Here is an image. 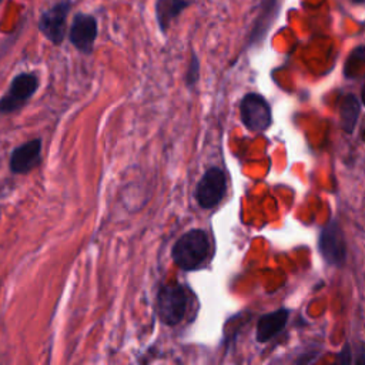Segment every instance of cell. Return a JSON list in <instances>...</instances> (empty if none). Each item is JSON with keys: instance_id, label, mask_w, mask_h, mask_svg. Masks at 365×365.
Here are the masks:
<instances>
[{"instance_id": "obj_1", "label": "cell", "mask_w": 365, "mask_h": 365, "mask_svg": "<svg viewBox=\"0 0 365 365\" xmlns=\"http://www.w3.org/2000/svg\"><path fill=\"white\" fill-rule=\"evenodd\" d=\"M210 257V240L204 230L194 228L182 234L173 245L171 258L184 271L200 268Z\"/></svg>"}, {"instance_id": "obj_2", "label": "cell", "mask_w": 365, "mask_h": 365, "mask_svg": "<svg viewBox=\"0 0 365 365\" xmlns=\"http://www.w3.org/2000/svg\"><path fill=\"white\" fill-rule=\"evenodd\" d=\"M188 295L182 285L167 284L157 292L155 308L160 321L168 327L180 324L187 312Z\"/></svg>"}, {"instance_id": "obj_3", "label": "cell", "mask_w": 365, "mask_h": 365, "mask_svg": "<svg viewBox=\"0 0 365 365\" xmlns=\"http://www.w3.org/2000/svg\"><path fill=\"white\" fill-rule=\"evenodd\" d=\"M318 250L328 265L342 267L346 259V242L336 218H329L318 238Z\"/></svg>"}, {"instance_id": "obj_4", "label": "cell", "mask_w": 365, "mask_h": 365, "mask_svg": "<svg viewBox=\"0 0 365 365\" xmlns=\"http://www.w3.org/2000/svg\"><path fill=\"white\" fill-rule=\"evenodd\" d=\"M240 115L242 124L255 133L265 131L272 123L271 107L265 97L258 93H248L240 101Z\"/></svg>"}, {"instance_id": "obj_5", "label": "cell", "mask_w": 365, "mask_h": 365, "mask_svg": "<svg viewBox=\"0 0 365 365\" xmlns=\"http://www.w3.org/2000/svg\"><path fill=\"white\" fill-rule=\"evenodd\" d=\"M38 78L33 73H20L17 74L10 86L7 93L0 98V114H10L20 110L37 91Z\"/></svg>"}, {"instance_id": "obj_6", "label": "cell", "mask_w": 365, "mask_h": 365, "mask_svg": "<svg viewBox=\"0 0 365 365\" xmlns=\"http://www.w3.org/2000/svg\"><path fill=\"white\" fill-rule=\"evenodd\" d=\"M227 191V178L221 168L211 167L200 178L195 187V200L201 208H214L221 202Z\"/></svg>"}, {"instance_id": "obj_7", "label": "cell", "mask_w": 365, "mask_h": 365, "mask_svg": "<svg viewBox=\"0 0 365 365\" xmlns=\"http://www.w3.org/2000/svg\"><path fill=\"white\" fill-rule=\"evenodd\" d=\"M71 9L70 0H60L50 9L41 13L38 20V30L41 34L51 41L53 44L58 46L63 43L66 36V24L67 16Z\"/></svg>"}, {"instance_id": "obj_8", "label": "cell", "mask_w": 365, "mask_h": 365, "mask_svg": "<svg viewBox=\"0 0 365 365\" xmlns=\"http://www.w3.org/2000/svg\"><path fill=\"white\" fill-rule=\"evenodd\" d=\"M97 38V20L91 14L76 13L68 30L70 43L81 53L90 54Z\"/></svg>"}, {"instance_id": "obj_9", "label": "cell", "mask_w": 365, "mask_h": 365, "mask_svg": "<svg viewBox=\"0 0 365 365\" xmlns=\"http://www.w3.org/2000/svg\"><path fill=\"white\" fill-rule=\"evenodd\" d=\"M41 138H33L16 147L10 155L9 167L14 174H27L41 163Z\"/></svg>"}, {"instance_id": "obj_10", "label": "cell", "mask_w": 365, "mask_h": 365, "mask_svg": "<svg viewBox=\"0 0 365 365\" xmlns=\"http://www.w3.org/2000/svg\"><path fill=\"white\" fill-rule=\"evenodd\" d=\"M288 318H289V311L287 308H279L277 311H272L259 317L257 322V331H255L257 341L259 344H265L274 336H277L287 325Z\"/></svg>"}, {"instance_id": "obj_11", "label": "cell", "mask_w": 365, "mask_h": 365, "mask_svg": "<svg viewBox=\"0 0 365 365\" xmlns=\"http://www.w3.org/2000/svg\"><path fill=\"white\" fill-rule=\"evenodd\" d=\"M190 6V0H155V20L163 33Z\"/></svg>"}, {"instance_id": "obj_12", "label": "cell", "mask_w": 365, "mask_h": 365, "mask_svg": "<svg viewBox=\"0 0 365 365\" xmlns=\"http://www.w3.org/2000/svg\"><path fill=\"white\" fill-rule=\"evenodd\" d=\"M361 110V103L354 94H346L341 101L339 117H341V127L346 134H352L355 125L358 123Z\"/></svg>"}, {"instance_id": "obj_13", "label": "cell", "mask_w": 365, "mask_h": 365, "mask_svg": "<svg viewBox=\"0 0 365 365\" xmlns=\"http://www.w3.org/2000/svg\"><path fill=\"white\" fill-rule=\"evenodd\" d=\"M198 78H200V61H198V57L195 56V53H192L190 63H188L187 74H185V83L188 87H194L197 84Z\"/></svg>"}, {"instance_id": "obj_14", "label": "cell", "mask_w": 365, "mask_h": 365, "mask_svg": "<svg viewBox=\"0 0 365 365\" xmlns=\"http://www.w3.org/2000/svg\"><path fill=\"white\" fill-rule=\"evenodd\" d=\"M336 364H352L354 362V356H352V351H351V345L345 344L341 349V352L336 356Z\"/></svg>"}, {"instance_id": "obj_15", "label": "cell", "mask_w": 365, "mask_h": 365, "mask_svg": "<svg viewBox=\"0 0 365 365\" xmlns=\"http://www.w3.org/2000/svg\"><path fill=\"white\" fill-rule=\"evenodd\" d=\"M356 355H358V356L354 358V362H355V364H365V349H361Z\"/></svg>"}, {"instance_id": "obj_16", "label": "cell", "mask_w": 365, "mask_h": 365, "mask_svg": "<svg viewBox=\"0 0 365 365\" xmlns=\"http://www.w3.org/2000/svg\"><path fill=\"white\" fill-rule=\"evenodd\" d=\"M361 103L365 106V86L362 88V94H361Z\"/></svg>"}, {"instance_id": "obj_17", "label": "cell", "mask_w": 365, "mask_h": 365, "mask_svg": "<svg viewBox=\"0 0 365 365\" xmlns=\"http://www.w3.org/2000/svg\"><path fill=\"white\" fill-rule=\"evenodd\" d=\"M352 3H355V4H362V3H365V0H351Z\"/></svg>"}, {"instance_id": "obj_18", "label": "cell", "mask_w": 365, "mask_h": 365, "mask_svg": "<svg viewBox=\"0 0 365 365\" xmlns=\"http://www.w3.org/2000/svg\"><path fill=\"white\" fill-rule=\"evenodd\" d=\"M1 1H3V0H0V4H1Z\"/></svg>"}, {"instance_id": "obj_19", "label": "cell", "mask_w": 365, "mask_h": 365, "mask_svg": "<svg viewBox=\"0 0 365 365\" xmlns=\"http://www.w3.org/2000/svg\"><path fill=\"white\" fill-rule=\"evenodd\" d=\"M364 24H365V23H364Z\"/></svg>"}]
</instances>
